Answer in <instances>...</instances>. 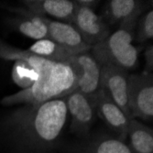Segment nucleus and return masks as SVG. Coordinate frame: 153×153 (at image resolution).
<instances>
[{
    "label": "nucleus",
    "mask_w": 153,
    "mask_h": 153,
    "mask_svg": "<svg viewBox=\"0 0 153 153\" xmlns=\"http://www.w3.org/2000/svg\"><path fill=\"white\" fill-rule=\"evenodd\" d=\"M27 51L37 57L54 62H66L72 56L66 49L50 39L35 41Z\"/></svg>",
    "instance_id": "15"
},
{
    "label": "nucleus",
    "mask_w": 153,
    "mask_h": 153,
    "mask_svg": "<svg viewBox=\"0 0 153 153\" xmlns=\"http://www.w3.org/2000/svg\"><path fill=\"white\" fill-rule=\"evenodd\" d=\"M127 138L134 153H153V130L136 118L128 122Z\"/></svg>",
    "instance_id": "14"
},
{
    "label": "nucleus",
    "mask_w": 153,
    "mask_h": 153,
    "mask_svg": "<svg viewBox=\"0 0 153 153\" xmlns=\"http://www.w3.org/2000/svg\"><path fill=\"white\" fill-rule=\"evenodd\" d=\"M72 150L74 153H134L126 141L108 135L87 137L77 143Z\"/></svg>",
    "instance_id": "12"
},
{
    "label": "nucleus",
    "mask_w": 153,
    "mask_h": 153,
    "mask_svg": "<svg viewBox=\"0 0 153 153\" xmlns=\"http://www.w3.org/2000/svg\"><path fill=\"white\" fill-rule=\"evenodd\" d=\"M128 106L132 118L153 119V76L143 72L128 78Z\"/></svg>",
    "instance_id": "3"
},
{
    "label": "nucleus",
    "mask_w": 153,
    "mask_h": 153,
    "mask_svg": "<svg viewBox=\"0 0 153 153\" xmlns=\"http://www.w3.org/2000/svg\"><path fill=\"white\" fill-rule=\"evenodd\" d=\"M12 78L19 86L27 89L39 80V75L38 71L30 63L22 60H18L15 61L13 65Z\"/></svg>",
    "instance_id": "16"
},
{
    "label": "nucleus",
    "mask_w": 153,
    "mask_h": 153,
    "mask_svg": "<svg viewBox=\"0 0 153 153\" xmlns=\"http://www.w3.org/2000/svg\"><path fill=\"white\" fill-rule=\"evenodd\" d=\"M65 97L23 105L7 119V127L25 153H50L60 142L68 121Z\"/></svg>",
    "instance_id": "1"
},
{
    "label": "nucleus",
    "mask_w": 153,
    "mask_h": 153,
    "mask_svg": "<svg viewBox=\"0 0 153 153\" xmlns=\"http://www.w3.org/2000/svg\"><path fill=\"white\" fill-rule=\"evenodd\" d=\"M133 30L117 29L100 43L92 47L90 53L100 66L112 64L124 70H134L138 63V50L133 45Z\"/></svg>",
    "instance_id": "2"
},
{
    "label": "nucleus",
    "mask_w": 153,
    "mask_h": 153,
    "mask_svg": "<svg viewBox=\"0 0 153 153\" xmlns=\"http://www.w3.org/2000/svg\"><path fill=\"white\" fill-rule=\"evenodd\" d=\"M153 38V11L149 10L138 19L134 32V40L145 42Z\"/></svg>",
    "instance_id": "17"
},
{
    "label": "nucleus",
    "mask_w": 153,
    "mask_h": 153,
    "mask_svg": "<svg viewBox=\"0 0 153 153\" xmlns=\"http://www.w3.org/2000/svg\"><path fill=\"white\" fill-rule=\"evenodd\" d=\"M94 95L97 116L117 134V138L126 141L129 119L105 89L99 88Z\"/></svg>",
    "instance_id": "7"
},
{
    "label": "nucleus",
    "mask_w": 153,
    "mask_h": 153,
    "mask_svg": "<svg viewBox=\"0 0 153 153\" xmlns=\"http://www.w3.org/2000/svg\"><path fill=\"white\" fill-rule=\"evenodd\" d=\"M148 6L147 2L138 0H110L106 2L101 18L108 26L137 23Z\"/></svg>",
    "instance_id": "9"
},
{
    "label": "nucleus",
    "mask_w": 153,
    "mask_h": 153,
    "mask_svg": "<svg viewBox=\"0 0 153 153\" xmlns=\"http://www.w3.org/2000/svg\"><path fill=\"white\" fill-rule=\"evenodd\" d=\"M21 3L36 15L52 20L73 24L77 4L72 0H24Z\"/></svg>",
    "instance_id": "10"
},
{
    "label": "nucleus",
    "mask_w": 153,
    "mask_h": 153,
    "mask_svg": "<svg viewBox=\"0 0 153 153\" xmlns=\"http://www.w3.org/2000/svg\"><path fill=\"white\" fill-rule=\"evenodd\" d=\"M7 9L18 14V17L12 18L9 20V24L21 34L30 39H36V41L49 39L48 29L41 20V16L36 15L27 8L7 7Z\"/></svg>",
    "instance_id": "11"
},
{
    "label": "nucleus",
    "mask_w": 153,
    "mask_h": 153,
    "mask_svg": "<svg viewBox=\"0 0 153 153\" xmlns=\"http://www.w3.org/2000/svg\"><path fill=\"white\" fill-rule=\"evenodd\" d=\"M73 58L82 69V75L77 82V90L85 94H94L99 89L101 66L90 51L74 55Z\"/></svg>",
    "instance_id": "13"
},
{
    "label": "nucleus",
    "mask_w": 153,
    "mask_h": 153,
    "mask_svg": "<svg viewBox=\"0 0 153 153\" xmlns=\"http://www.w3.org/2000/svg\"><path fill=\"white\" fill-rule=\"evenodd\" d=\"M75 2L78 6L89 7L94 10V7L99 3V1H94V0H89V1H85V0H75Z\"/></svg>",
    "instance_id": "19"
},
{
    "label": "nucleus",
    "mask_w": 153,
    "mask_h": 153,
    "mask_svg": "<svg viewBox=\"0 0 153 153\" xmlns=\"http://www.w3.org/2000/svg\"><path fill=\"white\" fill-rule=\"evenodd\" d=\"M144 57H145V62H146V70L144 72L152 74L153 70V47L150 45L148 47L144 53Z\"/></svg>",
    "instance_id": "18"
},
{
    "label": "nucleus",
    "mask_w": 153,
    "mask_h": 153,
    "mask_svg": "<svg viewBox=\"0 0 153 153\" xmlns=\"http://www.w3.org/2000/svg\"><path fill=\"white\" fill-rule=\"evenodd\" d=\"M128 72L112 64L101 66L99 88L105 89L114 102L131 120L132 116L128 106Z\"/></svg>",
    "instance_id": "5"
},
{
    "label": "nucleus",
    "mask_w": 153,
    "mask_h": 153,
    "mask_svg": "<svg viewBox=\"0 0 153 153\" xmlns=\"http://www.w3.org/2000/svg\"><path fill=\"white\" fill-rule=\"evenodd\" d=\"M73 25L82 40L91 47L100 43L111 34L109 26L101 16L92 8L78 5Z\"/></svg>",
    "instance_id": "6"
},
{
    "label": "nucleus",
    "mask_w": 153,
    "mask_h": 153,
    "mask_svg": "<svg viewBox=\"0 0 153 153\" xmlns=\"http://www.w3.org/2000/svg\"><path fill=\"white\" fill-rule=\"evenodd\" d=\"M94 94H85L76 89L65 96L68 113L71 116L70 131L82 138L89 137L96 119Z\"/></svg>",
    "instance_id": "4"
},
{
    "label": "nucleus",
    "mask_w": 153,
    "mask_h": 153,
    "mask_svg": "<svg viewBox=\"0 0 153 153\" xmlns=\"http://www.w3.org/2000/svg\"><path fill=\"white\" fill-rule=\"evenodd\" d=\"M41 20L48 29L49 39L66 49L72 56L90 51L92 49L82 40L73 24L52 20L45 17H41Z\"/></svg>",
    "instance_id": "8"
}]
</instances>
